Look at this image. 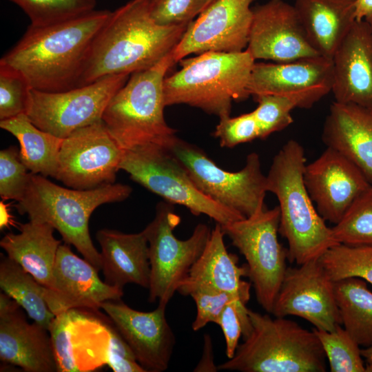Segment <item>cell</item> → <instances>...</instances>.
Segmentation results:
<instances>
[{
	"mask_svg": "<svg viewBox=\"0 0 372 372\" xmlns=\"http://www.w3.org/2000/svg\"><path fill=\"white\" fill-rule=\"evenodd\" d=\"M130 75H111L61 92L30 88L25 114L39 129L64 138L76 130L102 121L103 112Z\"/></svg>",
	"mask_w": 372,
	"mask_h": 372,
	"instance_id": "7c38bea8",
	"label": "cell"
},
{
	"mask_svg": "<svg viewBox=\"0 0 372 372\" xmlns=\"http://www.w3.org/2000/svg\"><path fill=\"white\" fill-rule=\"evenodd\" d=\"M110 14L94 10L49 25H30L0 63L19 72L32 89L61 92L79 87L93 41Z\"/></svg>",
	"mask_w": 372,
	"mask_h": 372,
	"instance_id": "6da1fadb",
	"label": "cell"
},
{
	"mask_svg": "<svg viewBox=\"0 0 372 372\" xmlns=\"http://www.w3.org/2000/svg\"><path fill=\"white\" fill-rule=\"evenodd\" d=\"M332 59L321 55L293 61L255 63L248 92L250 95H278L293 100L297 108L309 109L331 92Z\"/></svg>",
	"mask_w": 372,
	"mask_h": 372,
	"instance_id": "e0dca14e",
	"label": "cell"
},
{
	"mask_svg": "<svg viewBox=\"0 0 372 372\" xmlns=\"http://www.w3.org/2000/svg\"><path fill=\"white\" fill-rule=\"evenodd\" d=\"M279 223L280 209L276 206L221 225L247 261V277L258 304L270 313L287 269L288 249L278 239Z\"/></svg>",
	"mask_w": 372,
	"mask_h": 372,
	"instance_id": "8fae6325",
	"label": "cell"
},
{
	"mask_svg": "<svg viewBox=\"0 0 372 372\" xmlns=\"http://www.w3.org/2000/svg\"><path fill=\"white\" fill-rule=\"evenodd\" d=\"M123 152L103 121L80 128L63 138L54 178L81 190L113 184Z\"/></svg>",
	"mask_w": 372,
	"mask_h": 372,
	"instance_id": "4fadbf2b",
	"label": "cell"
},
{
	"mask_svg": "<svg viewBox=\"0 0 372 372\" xmlns=\"http://www.w3.org/2000/svg\"><path fill=\"white\" fill-rule=\"evenodd\" d=\"M119 168L134 182L194 216H207L222 226L246 218L202 193L182 163L163 146L149 144L125 150Z\"/></svg>",
	"mask_w": 372,
	"mask_h": 372,
	"instance_id": "ba28073f",
	"label": "cell"
},
{
	"mask_svg": "<svg viewBox=\"0 0 372 372\" xmlns=\"http://www.w3.org/2000/svg\"><path fill=\"white\" fill-rule=\"evenodd\" d=\"M355 19L366 20L372 17V0H355Z\"/></svg>",
	"mask_w": 372,
	"mask_h": 372,
	"instance_id": "7bdbcfd3",
	"label": "cell"
},
{
	"mask_svg": "<svg viewBox=\"0 0 372 372\" xmlns=\"http://www.w3.org/2000/svg\"><path fill=\"white\" fill-rule=\"evenodd\" d=\"M334 292L342 325L360 345L372 346V292L358 278L334 282Z\"/></svg>",
	"mask_w": 372,
	"mask_h": 372,
	"instance_id": "f546056e",
	"label": "cell"
},
{
	"mask_svg": "<svg viewBox=\"0 0 372 372\" xmlns=\"http://www.w3.org/2000/svg\"><path fill=\"white\" fill-rule=\"evenodd\" d=\"M99 310L73 309L55 316L49 332L58 372L90 371L107 364L115 326Z\"/></svg>",
	"mask_w": 372,
	"mask_h": 372,
	"instance_id": "5bb4252c",
	"label": "cell"
},
{
	"mask_svg": "<svg viewBox=\"0 0 372 372\" xmlns=\"http://www.w3.org/2000/svg\"><path fill=\"white\" fill-rule=\"evenodd\" d=\"M28 171L17 147L0 151V196L3 200L17 202L23 197L32 174Z\"/></svg>",
	"mask_w": 372,
	"mask_h": 372,
	"instance_id": "8d00e7d4",
	"label": "cell"
},
{
	"mask_svg": "<svg viewBox=\"0 0 372 372\" xmlns=\"http://www.w3.org/2000/svg\"><path fill=\"white\" fill-rule=\"evenodd\" d=\"M218 371V366L215 365L214 356V347L209 335H204V344L202 357L194 368L195 372H215Z\"/></svg>",
	"mask_w": 372,
	"mask_h": 372,
	"instance_id": "b9f144b4",
	"label": "cell"
},
{
	"mask_svg": "<svg viewBox=\"0 0 372 372\" xmlns=\"http://www.w3.org/2000/svg\"><path fill=\"white\" fill-rule=\"evenodd\" d=\"M331 229L338 244L372 245V185L354 200Z\"/></svg>",
	"mask_w": 372,
	"mask_h": 372,
	"instance_id": "d6a6232c",
	"label": "cell"
},
{
	"mask_svg": "<svg viewBox=\"0 0 372 372\" xmlns=\"http://www.w3.org/2000/svg\"><path fill=\"white\" fill-rule=\"evenodd\" d=\"M225 236L222 226L216 223L203 251L179 285L177 292L189 296L198 290L223 291L247 304L251 283L242 280L247 276V267L238 266V257L227 251Z\"/></svg>",
	"mask_w": 372,
	"mask_h": 372,
	"instance_id": "cb8c5ba5",
	"label": "cell"
},
{
	"mask_svg": "<svg viewBox=\"0 0 372 372\" xmlns=\"http://www.w3.org/2000/svg\"><path fill=\"white\" fill-rule=\"evenodd\" d=\"M364 21H366L369 23L370 26V29H371V35H372V17Z\"/></svg>",
	"mask_w": 372,
	"mask_h": 372,
	"instance_id": "bcb514c9",
	"label": "cell"
},
{
	"mask_svg": "<svg viewBox=\"0 0 372 372\" xmlns=\"http://www.w3.org/2000/svg\"><path fill=\"white\" fill-rule=\"evenodd\" d=\"M249 334L218 370L240 372H324L326 355L315 332L286 317L248 309Z\"/></svg>",
	"mask_w": 372,
	"mask_h": 372,
	"instance_id": "8992f818",
	"label": "cell"
},
{
	"mask_svg": "<svg viewBox=\"0 0 372 372\" xmlns=\"http://www.w3.org/2000/svg\"><path fill=\"white\" fill-rule=\"evenodd\" d=\"M0 287L34 322L49 331L55 315L43 296V286L17 262L1 254Z\"/></svg>",
	"mask_w": 372,
	"mask_h": 372,
	"instance_id": "4dcf8cb0",
	"label": "cell"
},
{
	"mask_svg": "<svg viewBox=\"0 0 372 372\" xmlns=\"http://www.w3.org/2000/svg\"><path fill=\"white\" fill-rule=\"evenodd\" d=\"M361 354L366 362H372V346L361 349Z\"/></svg>",
	"mask_w": 372,
	"mask_h": 372,
	"instance_id": "f6af8a7d",
	"label": "cell"
},
{
	"mask_svg": "<svg viewBox=\"0 0 372 372\" xmlns=\"http://www.w3.org/2000/svg\"><path fill=\"white\" fill-rule=\"evenodd\" d=\"M172 53L153 67L132 74L103 112V123L124 151L149 144L169 149L178 138L164 116L163 81L176 63Z\"/></svg>",
	"mask_w": 372,
	"mask_h": 372,
	"instance_id": "52a82bcc",
	"label": "cell"
},
{
	"mask_svg": "<svg viewBox=\"0 0 372 372\" xmlns=\"http://www.w3.org/2000/svg\"><path fill=\"white\" fill-rule=\"evenodd\" d=\"M216 0H207V5H206V8L210 5L211 3H212L213 2H214Z\"/></svg>",
	"mask_w": 372,
	"mask_h": 372,
	"instance_id": "7dc6e473",
	"label": "cell"
},
{
	"mask_svg": "<svg viewBox=\"0 0 372 372\" xmlns=\"http://www.w3.org/2000/svg\"><path fill=\"white\" fill-rule=\"evenodd\" d=\"M189 24L160 25L150 17L148 0L128 1L111 12L94 39L79 86L153 67L173 52Z\"/></svg>",
	"mask_w": 372,
	"mask_h": 372,
	"instance_id": "7a4b0ae2",
	"label": "cell"
},
{
	"mask_svg": "<svg viewBox=\"0 0 372 372\" xmlns=\"http://www.w3.org/2000/svg\"><path fill=\"white\" fill-rule=\"evenodd\" d=\"M332 61L335 101L372 109V35L366 21L353 23Z\"/></svg>",
	"mask_w": 372,
	"mask_h": 372,
	"instance_id": "603a6c76",
	"label": "cell"
},
{
	"mask_svg": "<svg viewBox=\"0 0 372 372\" xmlns=\"http://www.w3.org/2000/svg\"><path fill=\"white\" fill-rule=\"evenodd\" d=\"M271 313L275 317L298 316L327 331L342 325L334 282L319 258L298 267H287Z\"/></svg>",
	"mask_w": 372,
	"mask_h": 372,
	"instance_id": "9a60e30c",
	"label": "cell"
},
{
	"mask_svg": "<svg viewBox=\"0 0 372 372\" xmlns=\"http://www.w3.org/2000/svg\"><path fill=\"white\" fill-rule=\"evenodd\" d=\"M322 139L355 164L372 185V109L334 101L322 128Z\"/></svg>",
	"mask_w": 372,
	"mask_h": 372,
	"instance_id": "d4e9b609",
	"label": "cell"
},
{
	"mask_svg": "<svg viewBox=\"0 0 372 372\" xmlns=\"http://www.w3.org/2000/svg\"><path fill=\"white\" fill-rule=\"evenodd\" d=\"M127 344L138 363L146 372L167 369L176 344L175 335L166 316V306L152 311L134 309L120 300L101 305Z\"/></svg>",
	"mask_w": 372,
	"mask_h": 372,
	"instance_id": "d6986e66",
	"label": "cell"
},
{
	"mask_svg": "<svg viewBox=\"0 0 372 372\" xmlns=\"http://www.w3.org/2000/svg\"><path fill=\"white\" fill-rule=\"evenodd\" d=\"M96 238L101 249L105 282L121 289L129 283L149 289V245L143 230L136 234H124L103 229L96 232Z\"/></svg>",
	"mask_w": 372,
	"mask_h": 372,
	"instance_id": "484cf974",
	"label": "cell"
},
{
	"mask_svg": "<svg viewBox=\"0 0 372 372\" xmlns=\"http://www.w3.org/2000/svg\"><path fill=\"white\" fill-rule=\"evenodd\" d=\"M331 372H364L360 345L341 326L332 331L314 328Z\"/></svg>",
	"mask_w": 372,
	"mask_h": 372,
	"instance_id": "e575fe53",
	"label": "cell"
},
{
	"mask_svg": "<svg viewBox=\"0 0 372 372\" xmlns=\"http://www.w3.org/2000/svg\"><path fill=\"white\" fill-rule=\"evenodd\" d=\"M178 63L180 69L163 81L165 106L185 104L220 118L230 116L233 101L250 96L247 87L256 62L247 50L207 52Z\"/></svg>",
	"mask_w": 372,
	"mask_h": 372,
	"instance_id": "5b68a950",
	"label": "cell"
},
{
	"mask_svg": "<svg viewBox=\"0 0 372 372\" xmlns=\"http://www.w3.org/2000/svg\"><path fill=\"white\" fill-rule=\"evenodd\" d=\"M28 17L30 25L45 26L65 21L96 10L97 0H8Z\"/></svg>",
	"mask_w": 372,
	"mask_h": 372,
	"instance_id": "836d02e7",
	"label": "cell"
},
{
	"mask_svg": "<svg viewBox=\"0 0 372 372\" xmlns=\"http://www.w3.org/2000/svg\"><path fill=\"white\" fill-rule=\"evenodd\" d=\"M185 167L197 188L216 203L245 217L265 207L267 177L258 154L251 152L237 172L220 168L196 145L178 137L168 149Z\"/></svg>",
	"mask_w": 372,
	"mask_h": 372,
	"instance_id": "30bf717a",
	"label": "cell"
},
{
	"mask_svg": "<svg viewBox=\"0 0 372 372\" xmlns=\"http://www.w3.org/2000/svg\"><path fill=\"white\" fill-rule=\"evenodd\" d=\"M21 307L0 293V360L25 372H58L49 331L35 322L30 324Z\"/></svg>",
	"mask_w": 372,
	"mask_h": 372,
	"instance_id": "7402d4cb",
	"label": "cell"
},
{
	"mask_svg": "<svg viewBox=\"0 0 372 372\" xmlns=\"http://www.w3.org/2000/svg\"><path fill=\"white\" fill-rule=\"evenodd\" d=\"M313 48L332 59L355 19V0H295L293 5Z\"/></svg>",
	"mask_w": 372,
	"mask_h": 372,
	"instance_id": "4316f807",
	"label": "cell"
},
{
	"mask_svg": "<svg viewBox=\"0 0 372 372\" xmlns=\"http://www.w3.org/2000/svg\"><path fill=\"white\" fill-rule=\"evenodd\" d=\"M304 153L299 142L288 141L273 157L266 175L267 190L278 200V232L288 242V260L298 265L320 258L338 245L305 187Z\"/></svg>",
	"mask_w": 372,
	"mask_h": 372,
	"instance_id": "3957f363",
	"label": "cell"
},
{
	"mask_svg": "<svg viewBox=\"0 0 372 372\" xmlns=\"http://www.w3.org/2000/svg\"><path fill=\"white\" fill-rule=\"evenodd\" d=\"M195 302L196 315L192 324L194 331H198L209 322L216 324L224 308L232 302L237 303L241 307H247L236 296L229 293L198 290L189 295Z\"/></svg>",
	"mask_w": 372,
	"mask_h": 372,
	"instance_id": "60d3db41",
	"label": "cell"
},
{
	"mask_svg": "<svg viewBox=\"0 0 372 372\" xmlns=\"http://www.w3.org/2000/svg\"><path fill=\"white\" fill-rule=\"evenodd\" d=\"M13 225L12 217L10 213L8 205L0 202V229L2 231L10 225Z\"/></svg>",
	"mask_w": 372,
	"mask_h": 372,
	"instance_id": "ee69618b",
	"label": "cell"
},
{
	"mask_svg": "<svg viewBox=\"0 0 372 372\" xmlns=\"http://www.w3.org/2000/svg\"><path fill=\"white\" fill-rule=\"evenodd\" d=\"M0 127L18 140L20 158L31 173L55 177L63 138L37 127L25 113L0 121Z\"/></svg>",
	"mask_w": 372,
	"mask_h": 372,
	"instance_id": "f1b7e54d",
	"label": "cell"
},
{
	"mask_svg": "<svg viewBox=\"0 0 372 372\" xmlns=\"http://www.w3.org/2000/svg\"><path fill=\"white\" fill-rule=\"evenodd\" d=\"M132 192L131 187L121 183L86 190L67 188L32 174L23 197L15 207L20 214H27L30 221L54 227L65 243L74 246L99 271L101 258L90 237L89 219L100 205L123 201Z\"/></svg>",
	"mask_w": 372,
	"mask_h": 372,
	"instance_id": "277c9868",
	"label": "cell"
},
{
	"mask_svg": "<svg viewBox=\"0 0 372 372\" xmlns=\"http://www.w3.org/2000/svg\"><path fill=\"white\" fill-rule=\"evenodd\" d=\"M258 103L253 111L260 129V138L280 132L293 123L291 111L297 108L296 103L285 96L260 95L254 97Z\"/></svg>",
	"mask_w": 372,
	"mask_h": 372,
	"instance_id": "d590c367",
	"label": "cell"
},
{
	"mask_svg": "<svg viewBox=\"0 0 372 372\" xmlns=\"http://www.w3.org/2000/svg\"><path fill=\"white\" fill-rule=\"evenodd\" d=\"M98 270L85 258L74 254L69 245L61 244L56 254L50 288L43 296L55 315L73 309H99L102 302L120 300L121 288L102 281Z\"/></svg>",
	"mask_w": 372,
	"mask_h": 372,
	"instance_id": "44dd1931",
	"label": "cell"
},
{
	"mask_svg": "<svg viewBox=\"0 0 372 372\" xmlns=\"http://www.w3.org/2000/svg\"><path fill=\"white\" fill-rule=\"evenodd\" d=\"M246 50L256 59L284 63L320 55L309 42L293 6L269 0L252 8Z\"/></svg>",
	"mask_w": 372,
	"mask_h": 372,
	"instance_id": "ac0fdd59",
	"label": "cell"
},
{
	"mask_svg": "<svg viewBox=\"0 0 372 372\" xmlns=\"http://www.w3.org/2000/svg\"><path fill=\"white\" fill-rule=\"evenodd\" d=\"M30 88L19 72L0 63V121L25 113Z\"/></svg>",
	"mask_w": 372,
	"mask_h": 372,
	"instance_id": "74e56055",
	"label": "cell"
},
{
	"mask_svg": "<svg viewBox=\"0 0 372 372\" xmlns=\"http://www.w3.org/2000/svg\"><path fill=\"white\" fill-rule=\"evenodd\" d=\"M206 5L207 0H148L150 17L162 26L189 24Z\"/></svg>",
	"mask_w": 372,
	"mask_h": 372,
	"instance_id": "f35d334b",
	"label": "cell"
},
{
	"mask_svg": "<svg viewBox=\"0 0 372 372\" xmlns=\"http://www.w3.org/2000/svg\"><path fill=\"white\" fill-rule=\"evenodd\" d=\"M174 205L161 202L156 214L143 229L149 245L150 284L149 302L158 301L167 306L179 285L203 251L211 235L209 225L198 224L186 240L178 239L174 234L180 223Z\"/></svg>",
	"mask_w": 372,
	"mask_h": 372,
	"instance_id": "9c48e42d",
	"label": "cell"
},
{
	"mask_svg": "<svg viewBox=\"0 0 372 372\" xmlns=\"http://www.w3.org/2000/svg\"><path fill=\"white\" fill-rule=\"evenodd\" d=\"M254 0H216L188 25L173 50L175 63L207 52L234 53L246 50Z\"/></svg>",
	"mask_w": 372,
	"mask_h": 372,
	"instance_id": "2e32d148",
	"label": "cell"
},
{
	"mask_svg": "<svg viewBox=\"0 0 372 372\" xmlns=\"http://www.w3.org/2000/svg\"><path fill=\"white\" fill-rule=\"evenodd\" d=\"M303 178L318 212L325 221L334 225L354 200L371 185L355 164L330 147L306 164Z\"/></svg>",
	"mask_w": 372,
	"mask_h": 372,
	"instance_id": "ffe728a7",
	"label": "cell"
},
{
	"mask_svg": "<svg viewBox=\"0 0 372 372\" xmlns=\"http://www.w3.org/2000/svg\"><path fill=\"white\" fill-rule=\"evenodd\" d=\"M19 234L8 233L0 241L7 256L21 265L46 288L52 284V272L61 240L54 228L32 221L19 224Z\"/></svg>",
	"mask_w": 372,
	"mask_h": 372,
	"instance_id": "83f0119b",
	"label": "cell"
},
{
	"mask_svg": "<svg viewBox=\"0 0 372 372\" xmlns=\"http://www.w3.org/2000/svg\"><path fill=\"white\" fill-rule=\"evenodd\" d=\"M214 136L219 140L221 147L232 148L260 138V129L252 111L236 117L219 118Z\"/></svg>",
	"mask_w": 372,
	"mask_h": 372,
	"instance_id": "ab89813d",
	"label": "cell"
},
{
	"mask_svg": "<svg viewBox=\"0 0 372 372\" xmlns=\"http://www.w3.org/2000/svg\"><path fill=\"white\" fill-rule=\"evenodd\" d=\"M319 260L333 282L358 278L372 285V245L338 244L330 247Z\"/></svg>",
	"mask_w": 372,
	"mask_h": 372,
	"instance_id": "1f68e13d",
	"label": "cell"
}]
</instances>
